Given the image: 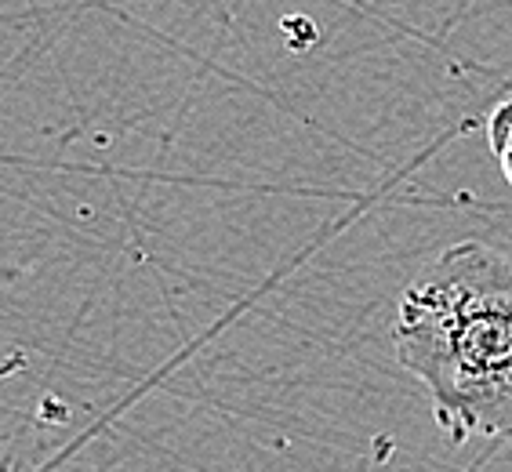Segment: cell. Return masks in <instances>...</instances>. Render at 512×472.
<instances>
[{
    "instance_id": "6da1fadb",
    "label": "cell",
    "mask_w": 512,
    "mask_h": 472,
    "mask_svg": "<svg viewBox=\"0 0 512 472\" xmlns=\"http://www.w3.org/2000/svg\"><path fill=\"white\" fill-rule=\"evenodd\" d=\"M393 349L451 443L512 440V258L473 240L447 247L400 295Z\"/></svg>"
},
{
    "instance_id": "7a4b0ae2",
    "label": "cell",
    "mask_w": 512,
    "mask_h": 472,
    "mask_svg": "<svg viewBox=\"0 0 512 472\" xmlns=\"http://www.w3.org/2000/svg\"><path fill=\"white\" fill-rule=\"evenodd\" d=\"M487 146H491L505 182L512 186V99L502 102V106L487 117Z\"/></svg>"
}]
</instances>
